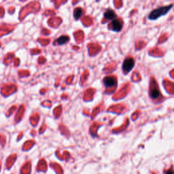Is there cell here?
Wrapping results in <instances>:
<instances>
[{
	"mask_svg": "<svg viewBox=\"0 0 174 174\" xmlns=\"http://www.w3.org/2000/svg\"><path fill=\"white\" fill-rule=\"evenodd\" d=\"M103 84L106 88H116L117 86V79L114 76H108L103 80Z\"/></svg>",
	"mask_w": 174,
	"mask_h": 174,
	"instance_id": "4",
	"label": "cell"
},
{
	"mask_svg": "<svg viewBox=\"0 0 174 174\" xmlns=\"http://www.w3.org/2000/svg\"><path fill=\"white\" fill-rule=\"evenodd\" d=\"M135 65V59L131 57H129L125 59V61L123 63V66H122V69L124 74H128L130 72L131 70L134 68Z\"/></svg>",
	"mask_w": 174,
	"mask_h": 174,
	"instance_id": "2",
	"label": "cell"
},
{
	"mask_svg": "<svg viewBox=\"0 0 174 174\" xmlns=\"http://www.w3.org/2000/svg\"><path fill=\"white\" fill-rule=\"evenodd\" d=\"M172 8H173V4H171L169 6L168 5L166 6L158 7V8L152 11V12L149 14L148 18L149 20L151 21L157 20L160 17L166 15V14L169 12V10Z\"/></svg>",
	"mask_w": 174,
	"mask_h": 174,
	"instance_id": "1",
	"label": "cell"
},
{
	"mask_svg": "<svg viewBox=\"0 0 174 174\" xmlns=\"http://www.w3.org/2000/svg\"><path fill=\"white\" fill-rule=\"evenodd\" d=\"M82 14V10L81 8H76L74 11V12H73V16H74V18L76 20H78L80 17L81 16Z\"/></svg>",
	"mask_w": 174,
	"mask_h": 174,
	"instance_id": "8",
	"label": "cell"
},
{
	"mask_svg": "<svg viewBox=\"0 0 174 174\" xmlns=\"http://www.w3.org/2000/svg\"><path fill=\"white\" fill-rule=\"evenodd\" d=\"M165 174H173V173L172 170L170 169V170H168V171H166L165 172Z\"/></svg>",
	"mask_w": 174,
	"mask_h": 174,
	"instance_id": "9",
	"label": "cell"
},
{
	"mask_svg": "<svg viewBox=\"0 0 174 174\" xmlns=\"http://www.w3.org/2000/svg\"><path fill=\"white\" fill-rule=\"evenodd\" d=\"M103 16L106 20H110L112 21L114 18H117V15L116 12L112 9H108L103 14Z\"/></svg>",
	"mask_w": 174,
	"mask_h": 174,
	"instance_id": "6",
	"label": "cell"
},
{
	"mask_svg": "<svg viewBox=\"0 0 174 174\" xmlns=\"http://www.w3.org/2000/svg\"><path fill=\"white\" fill-rule=\"evenodd\" d=\"M123 21L121 18H116L111 21L110 24L108 25V28L110 30L115 32H119L122 30L123 27Z\"/></svg>",
	"mask_w": 174,
	"mask_h": 174,
	"instance_id": "3",
	"label": "cell"
},
{
	"mask_svg": "<svg viewBox=\"0 0 174 174\" xmlns=\"http://www.w3.org/2000/svg\"><path fill=\"white\" fill-rule=\"evenodd\" d=\"M69 41V38L68 36L61 35L56 40V42L59 44V45H63V44L68 43Z\"/></svg>",
	"mask_w": 174,
	"mask_h": 174,
	"instance_id": "7",
	"label": "cell"
},
{
	"mask_svg": "<svg viewBox=\"0 0 174 174\" xmlns=\"http://www.w3.org/2000/svg\"><path fill=\"white\" fill-rule=\"evenodd\" d=\"M150 96L152 99L156 100L159 99L161 97V91L159 90L158 86L157 85H153V87H150Z\"/></svg>",
	"mask_w": 174,
	"mask_h": 174,
	"instance_id": "5",
	"label": "cell"
}]
</instances>
